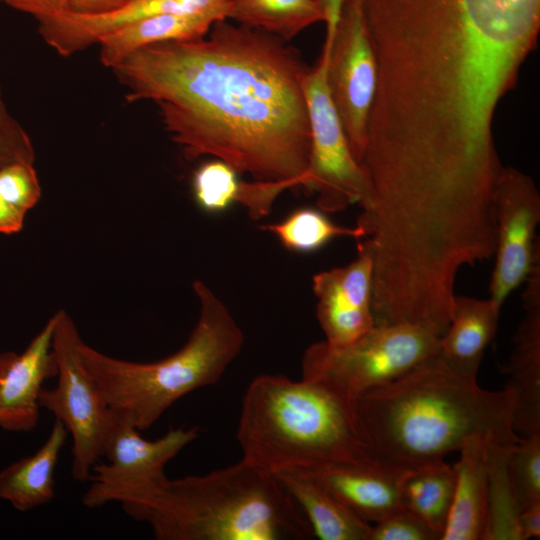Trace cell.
Here are the masks:
<instances>
[{"label": "cell", "instance_id": "cell-28", "mask_svg": "<svg viewBox=\"0 0 540 540\" xmlns=\"http://www.w3.org/2000/svg\"><path fill=\"white\" fill-rule=\"evenodd\" d=\"M0 195L11 207L26 215L41 197L34 163L18 161L1 167Z\"/></svg>", "mask_w": 540, "mask_h": 540}, {"label": "cell", "instance_id": "cell-4", "mask_svg": "<svg viewBox=\"0 0 540 540\" xmlns=\"http://www.w3.org/2000/svg\"><path fill=\"white\" fill-rule=\"evenodd\" d=\"M134 519L158 540H304L298 504L273 474L243 458L205 475L167 479Z\"/></svg>", "mask_w": 540, "mask_h": 540}, {"label": "cell", "instance_id": "cell-9", "mask_svg": "<svg viewBox=\"0 0 540 540\" xmlns=\"http://www.w3.org/2000/svg\"><path fill=\"white\" fill-rule=\"evenodd\" d=\"M139 430L112 415V424L103 456L92 467L91 486L82 503L95 508L119 502L131 517L161 489L168 477L165 467L186 446L199 437V427L170 429L154 440L143 438Z\"/></svg>", "mask_w": 540, "mask_h": 540}, {"label": "cell", "instance_id": "cell-1", "mask_svg": "<svg viewBox=\"0 0 540 540\" xmlns=\"http://www.w3.org/2000/svg\"><path fill=\"white\" fill-rule=\"evenodd\" d=\"M286 41L224 19L201 38L142 47L112 69L129 102L159 107L188 159L212 156L253 181L306 187L308 67Z\"/></svg>", "mask_w": 540, "mask_h": 540}, {"label": "cell", "instance_id": "cell-35", "mask_svg": "<svg viewBox=\"0 0 540 540\" xmlns=\"http://www.w3.org/2000/svg\"><path fill=\"white\" fill-rule=\"evenodd\" d=\"M4 108H5V105L2 99V93H1V88H0V111L3 110Z\"/></svg>", "mask_w": 540, "mask_h": 540}, {"label": "cell", "instance_id": "cell-22", "mask_svg": "<svg viewBox=\"0 0 540 540\" xmlns=\"http://www.w3.org/2000/svg\"><path fill=\"white\" fill-rule=\"evenodd\" d=\"M238 175L231 166L218 159L202 164L192 179L198 207L207 213H220L239 203L254 220L267 216L279 196L277 190L267 183L242 181Z\"/></svg>", "mask_w": 540, "mask_h": 540}, {"label": "cell", "instance_id": "cell-18", "mask_svg": "<svg viewBox=\"0 0 540 540\" xmlns=\"http://www.w3.org/2000/svg\"><path fill=\"white\" fill-rule=\"evenodd\" d=\"M228 13V9L218 8L192 14H159L128 23L99 39L100 61L111 68L142 47L204 37L215 22L228 19Z\"/></svg>", "mask_w": 540, "mask_h": 540}, {"label": "cell", "instance_id": "cell-17", "mask_svg": "<svg viewBox=\"0 0 540 540\" xmlns=\"http://www.w3.org/2000/svg\"><path fill=\"white\" fill-rule=\"evenodd\" d=\"M456 482L441 540H483L487 522V440L470 438L460 448Z\"/></svg>", "mask_w": 540, "mask_h": 540}, {"label": "cell", "instance_id": "cell-36", "mask_svg": "<svg viewBox=\"0 0 540 540\" xmlns=\"http://www.w3.org/2000/svg\"><path fill=\"white\" fill-rule=\"evenodd\" d=\"M318 3L321 1V0H316Z\"/></svg>", "mask_w": 540, "mask_h": 540}, {"label": "cell", "instance_id": "cell-19", "mask_svg": "<svg viewBox=\"0 0 540 540\" xmlns=\"http://www.w3.org/2000/svg\"><path fill=\"white\" fill-rule=\"evenodd\" d=\"M501 306L492 299L456 295L450 324L440 337V356L476 379L485 349L496 335Z\"/></svg>", "mask_w": 540, "mask_h": 540}, {"label": "cell", "instance_id": "cell-8", "mask_svg": "<svg viewBox=\"0 0 540 540\" xmlns=\"http://www.w3.org/2000/svg\"><path fill=\"white\" fill-rule=\"evenodd\" d=\"M52 337L57 362V383L43 388L41 408L53 413L72 437V477L86 482L92 467L103 456L112 424V413L91 373L84 365L79 343L82 340L70 315L59 310Z\"/></svg>", "mask_w": 540, "mask_h": 540}, {"label": "cell", "instance_id": "cell-26", "mask_svg": "<svg viewBox=\"0 0 540 540\" xmlns=\"http://www.w3.org/2000/svg\"><path fill=\"white\" fill-rule=\"evenodd\" d=\"M261 228L273 234L284 248L297 253L315 252L337 237H366L358 225H337L324 211L315 208L296 209L283 220Z\"/></svg>", "mask_w": 540, "mask_h": 540}, {"label": "cell", "instance_id": "cell-13", "mask_svg": "<svg viewBox=\"0 0 540 540\" xmlns=\"http://www.w3.org/2000/svg\"><path fill=\"white\" fill-rule=\"evenodd\" d=\"M53 314L21 353H0V428L31 432L39 422L43 383L57 375L52 348Z\"/></svg>", "mask_w": 540, "mask_h": 540}, {"label": "cell", "instance_id": "cell-29", "mask_svg": "<svg viewBox=\"0 0 540 540\" xmlns=\"http://www.w3.org/2000/svg\"><path fill=\"white\" fill-rule=\"evenodd\" d=\"M369 540H441V534L402 508L372 525Z\"/></svg>", "mask_w": 540, "mask_h": 540}, {"label": "cell", "instance_id": "cell-30", "mask_svg": "<svg viewBox=\"0 0 540 540\" xmlns=\"http://www.w3.org/2000/svg\"><path fill=\"white\" fill-rule=\"evenodd\" d=\"M18 161L34 163V147L27 132L4 108L0 111V168Z\"/></svg>", "mask_w": 540, "mask_h": 540}, {"label": "cell", "instance_id": "cell-3", "mask_svg": "<svg viewBox=\"0 0 540 540\" xmlns=\"http://www.w3.org/2000/svg\"><path fill=\"white\" fill-rule=\"evenodd\" d=\"M236 435L242 458L270 474L380 459L355 401L311 378L255 377L242 399Z\"/></svg>", "mask_w": 540, "mask_h": 540}, {"label": "cell", "instance_id": "cell-27", "mask_svg": "<svg viewBox=\"0 0 540 540\" xmlns=\"http://www.w3.org/2000/svg\"><path fill=\"white\" fill-rule=\"evenodd\" d=\"M507 467L521 510L540 502V434L522 437L510 446Z\"/></svg>", "mask_w": 540, "mask_h": 540}, {"label": "cell", "instance_id": "cell-14", "mask_svg": "<svg viewBox=\"0 0 540 540\" xmlns=\"http://www.w3.org/2000/svg\"><path fill=\"white\" fill-rule=\"evenodd\" d=\"M525 282V313L505 366V389L514 399L513 428L520 437L540 434V258Z\"/></svg>", "mask_w": 540, "mask_h": 540}, {"label": "cell", "instance_id": "cell-20", "mask_svg": "<svg viewBox=\"0 0 540 540\" xmlns=\"http://www.w3.org/2000/svg\"><path fill=\"white\" fill-rule=\"evenodd\" d=\"M291 495L320 540H369L371 524L363 521L313 476L302 469L273 474Z\"/></svg>", "mask_w": 540, "mask_h": 540}, {"label": "cell", "instance_id": "cell-37", "mask_svg": "<svg viewBox=\"0 0 540 540\" xmlns=\"http://www.w3.org/2000/svg\"><path fill=\"white\" fill-rule=\"evenodd\" d=\"M1 1V0H0Z\"/></svg>", "mask_w": 540, "mask_h": 540}, {"label": "cell", "instance_id": "cell-12", "mask_svg": "<svg viewBox=\"0 0 540 540\" xmlns=\"http://www.w3.org/2000/svg\"><path fill=\"white\" fill-rule=\"evenodd\" d=\"M312 289L316 318L327 343L349 344L375 325L373 255L365 241L359 243L357 257L347 265L316 273Z\"/></svg>", "mask_w": 540, "mask_h": 540}, {"label": "cell", "instance_id": "cell-21", "mask_svg": "<svg viewBox=\"0 0 540 540\" xmlns=\"http://www.w3.org/2000/svg\"><path fill=\"white\" fill-rule=\"evenodd\" d=\"M68 434L64 424L56 419L35 453L0 471V499L21 512L51 502L55 496V468Z\"/></svg>", "mask_w": 540, "mask_h": 540}, {"label": "cell", "instance_id": "cell-2", "mask_svg": "<svg viewBox=\"0 0 540 540\" xmlns=\"http://www.w3.org/2000/svg\"><path fill=\"white\" fill-rule=\"evenodd\" d=\"M355 405L374 453L406 468L444 460L475 436L504 446L522 438L513 428V396L481 388L440 353L363 393Z\"/></svg>", "mask_w": 540, "mask_h": 540}, {"label": "cell", "instance_id": "cell-23", "mask_svg": "<svg viewBox=\"0 0 540 540\" xmlns=\"http://www.w3.org/2000/svg\"><path fill=\"white\" fill-rule=\"evenodd\" d=\"M456 472L444 460L411 468L406 473L400 493L401 506L441 538L449 517Z\"/></svg>", "mask_w": 540, "mask_h": 540}, {"label": "cell", "instance_id": "cell-11", "mask_svg": "<svg viewBox=\"0 0 540 540\" xmlns=\"http://www.w3.org/2000/svg\"><path fill=\"white\" fill-rule=\"evenodd\" d=\"M495 220V263L489 298L502 307L525 282L540 255L536 239L540 194L530 176L513 167H503L495 191Z\"/></svg>", "mask_w": 540, "mask_h": 540}, {"label": "cell", "instance_id": "cell-32", "mask_svg": "<svg viewBox=\"0 0 540 540\" xmlns=\"http://www.w3.org/2000/svg\"><path fill=\"white\" fill-rule=\"evenodd\" d=\"M131 1L132 0H66V4L68 12L96 15L119 9Z\"/></svg>", "mask_w": 540, "mask_h": 540}, {"label": "cell", "instance_id": "cell-16", "mask_svg": "<svg viewBox=\"0 0 540 540\" xmlns=\"http://www.w3.org/2000/svg\"><path fill=\"white\" fill-rule=\"evenodd\" d=\"M409 469L374 459L302 470L313 476L360 519L372 525L402 509L401 486Z\"/></svg>", "mask_w": 540, "mask_h": 540}, {"label": "cell", "instance_id": "cell-34", "mask_svg": "<svg viewBox=\"0 0 540 540\" xmlns=\"http://www.w3.org/2000/svg\"><path fill=\"white\" fill-rule=\"evenodd\" d=\"M25 215L11 207L0 195V233L14 234L19 232Z\"/></svg>", "mask_w": 540, "mask_h": 540}, {"label": "cell", "instance_id": "cell-6", "mask_svg": "<svg viewBox=\"0 0 540 540\" xmlns=\"http://www.w3.org/2000/svg\"><path fill=\"white\" fill-rule=\"evenodd\" d=\"M440 353V337L410 324L374 325L341 346L311 344L301 361L304 378L322 381L356 401Z\"/></svg>", "mask_w": 540, "mask_h": 540}, {"label": "cell", "instance_id": "cell-7", "mask_svg": "<svg viewBox=\"0 0 540 540\" xmlns=\"http://www.w3.org/2000/svg\"><path fill=\"white\" fill-rule=\"evenodd\" d=\"M333 32L334 26L327 25L321 56L303 79L311 136L306 188L316 192L318 208L326 213L353 204L364 210L371 201L368 176L351 152L328 85Z\"/></svg>", "mask_w": 540, "mask_h": 540}, {"label": "cell", "instance_id": "cell-25", "mask_svg": "<svg viewBox=\"0 0 540 540\" xmlns=\"http://www.w3.org/2000/svg\"><path fill=\"white\" fill-rule=\"evenodd\" d=\"M509 447L487 441L488 504L483 540H519L521 508L508 474Z\"/></svg>", "mask_w": 540, "mask_h": 540}, {"label": "cell", "instance_id": "cell-24", "mask_svg": "<svg viewBox=\"0 0 540 540\" xmlns=\"http://www.w3.org/2000/svg\"><path fill=\"white\" fill-rule=\"evenodd\" d=\"M230 19L289 41L325 13L316 0H230Z\"/></svg>", "mask_w": 540, "mask_h": 540}, {"label": "cell", "instance_id": "cell-10", "mask_svg": "<svg viewBox=\"0 0 540 540\" xmlns=\"http://www.w3.org/2000/svg\"><path fill=\"white\" fill-rule=\"evenodd\" d=\"M327 78L351 152L361 164L377 84L362 0L342 3L330 46Z\"/></svg>", "mask_w": 540, "mask_h": 540}, {"label": "cell", "instance_id": "cell-5", "mask_svg": "<svg viewBox=\"0 0 540 540\" xmlns=\"http://www.w3.org/2000/svg\"><path fill=\"white\" fill-rule=\"evenodd\" d=\"M199 316L186 343L154 362H133L79 343L82 361L112 415L139 431L150 428L175 402L217 383L238 357L244 333L227 305L203 281H194Z\"/></svg>", "mask_w": 540, "mask_h": 540}, {"label": "cell", "instance_id": "cell-33", "mask_svg": "<svg viewBox=\"0 0 540 540\" xmlns=\"http://www.w3.org/2000/svg\"><path fill=\"white\" fill-rule=\"evenodd\" d=\"M519 540L540 537V502L521 510L518 518Z\"/></svg>", "mask_w": 540, "mask_h": 540}, {"label": "cell", "instance_id": "cell-31", "mask_svg": "<svg viewBox=\"0 0 540 540\" xmlns=\"http://www.w3.org/2000/svg\"><path fill=\"white\" fill-rule=\"evenodd\" d=\"M7 5L33 15L37 20L67 11L66 0H1Z\"/></svg>", "mask_w": 540, "mask_h": 540}, {"label": "cell", "instance_id": "cell-15", "mask_svg": "<svg viewBox=\"0 0 540 540\" xmlns=\"http://www.w3.org/2000/svg\"><path fill=\"white\" fill-rule=\"evenodd\" d=\"M226 8L230 0H132L123 7L96 15L64 12L39 19L43 40L61 56H71L110 31L128 23L159 14H192Z\"/></svg>", "mask_w": 540, "mask_h": 540}]
</instances>
